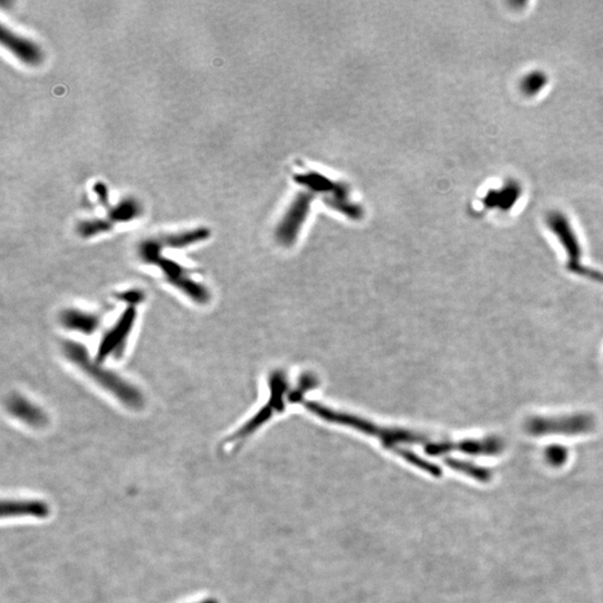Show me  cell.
I'll list each match as a JSON object with an SVG mask.
<instances>
[{
    "mask_svg": "<svg viewBox=\"0 0 603 603\" xmlns=\"http://www.w3.org/2000/svg\"><path fill=\"white\" fill-rule=\"evenodd\" d=\"M66 358L73 362L87 377L96 381L98 386L115 396L123 405L131 409H139L143 405L141 392L130 382L117 373L100 367L96 360L91 359L84 346L79 343L66 342L63 345Z\"/></svg>",
    "mask_w": 603,
    "mask_h": 603,
    "instance_id": "1",
    "label": "cell"
},
{
    "mask_svg": "<svg viewBox=\"0 0 603 603\" xmlns=\"http://www.w3.org/2000/svg\"><path fill=\"white\" fill-rule=\"evenodd\" d=\"M162 250L157 238H150L140 244V259L144 263L160 267L166 280L193 302L205 304L209 301L210 293L207 287L193 280L188 268L182 266L181 264L163 256Z\"/></svg>",
    "mask_w": 603,
    "mask_h": 603,
    "instance_id": "2",
    "label": "cell"
},
{
    "mask_svg": "<svg viewBox=\"0 0 603 603\" xmlns=\"http://www.w3.org/2000/svg\"><path fill=\"white\" fill-rule=\"evenodd\" d=\"M305 406L309 410L316 413L318 417L325 419L328 422L345 424V426L352 427L354 429L364 432L367 435L375 436V438H378L382 441L383 445L386 446V448L391 449L394 453L399 449L398 447L399 443H419L424 441L422 436L417 435L415 432L380 428V427L375 426L371 422H365L363 419L356 418V417L350 416L346 413H335V411L318 405L316 402L306 401Z\"/></svg>",
    "mask_w": 603,
    "mask_h": 603,
    "instance_id": "3",
    "label": "cell"
},
{
    "mask_svg": "<svg viewBox=\"0 0 603 603\" xmlns=\"http://www.w3.org/2000/svg\"><path fill=\"white\" fill-rule=\"evenodd\" d=\"M595 428V418L585 413L561 416H532L526 419L525 432L534 437L547 435H585Z\"/></svg>",
    "mask_w": 603,
    "mask_h": 603,
    "instance_id": "4",
    "label": "cell"
},
{
    "mask_svg": "<svg viewBox=\"0 0 603 603\" xmlns=\"http://www.w3.org/2000/svg\"><path fill=\"white\" fill-rule=\"evenodd\" d=\"M546 226L564 250L568 259V269L573 273L576 268L582 266V246L579 238L574 231L573 226L569 221L568 216L560 210H552L545 218Z\"/></svg>",
    "mask_w": 603,
    "mask_h": 603,
    "instance_id": "5",
    "label": "cell"
},
{
    "mask_svg": "<svg viewBox=\"0 0 603 603\" xmlns=\"http://www.w3.org/2000/svg\"><path fill=\"white\" fill-rule=\"evenodd\" d=\"M505 449V443L498 436H488L481 439H465L457 441H441L427 445L424 451L430 456H441L451 451H462L468 455H481V456H496L502 454Z\"/></svg>",
    "mask_w": 603,
    "mask_h": 603,
    "instance_id": "6",
    "label": "cell"
},
{
    "mask_svg": "<svg viewBox=\"0 0 603 603\" xmlns=\"http://www.w3.org/2000/svg\"><path fill=\"white\" fill-rule=\"evenodd\" d=\"M285 388L286 383L284 375L280 372H275L274 375H272V378H271V390H272V396H271V400H269L268 405L265 406V407L261 409V411H259V413H257V415H256L250 422H248L247 424L242 427V428H240L236 434H234L231 437H229L227 443H237V441H240L242 439H245V438L249 436L250 434H253V432H255L259 427H261L264 422H267V419L272 416L273 413H275L274 410H283L284 403H283L282 396L283 392L285 391Z\"/></svg>",
    "mask_w": 603,
    "mask_h": 603,
    "instance_id": "7",
    "label": "cell"
},
{
    "mask_svg": "<svg viewBox=\"0 0 603 603\" xmlns=\"http://www.w3.org/2000/svg\"><path fill=\"white\" fill-rule=\"evenodd\" d=\"M136 310L134 306H129L119 318L117 323L106 332L98 346L96 361L102 363L108 356L120 350L121 345L128 340L131 331L136 323Z\"/></svg>",
    "mask_w": 603,
    "mask_h": 603,
    "instance_id": "8",
    "label": "cell"
},
{
    "mask_svg": "<svg viewBox=\"0 0 603 603\" xmlns=\"http://www.w3.org/2000/svg\"><path fill=\"white\" fill-rule=\"evenodd\" d=\"M0 41L6 48H8L18 60L27 65L37 66L43 60V52L37 44L17 35L6 27L5 25L0 26Z\"/></svg>",
    "mask_w": 603,
    "mask_h": 603,
    "instance_id": "9",
    "label": "cell"
},
{
    "mask_svg": "<svg viewBox=\"0 0 603 603\" xmlns=\"http://www.w3.org/2000/svg\"><path fill=\"white\" fill-rule=\"evenodd\" d=\"M523 193L521 182L515 179L506 180L500 187L491 189L484 197V206L488 209L510 212L517 204Z\"/></svg>",
    "mask_w": 603,
    "mask_h": 603,
    "instance_id": "10",
    "label": "cell"
},
{
    "mask_svg": "<svg viewBox=\"0 0 603 603\" xmlns=\"http://www.w3.org/2000/svg\"><path fill=\"white\" fill-rule=\"evenodd\" d=\"M8 413L20 422L35 428H41L47 422L46 413L39 406L22 396H13L8 400Z\"/></svg>",
    "mask_w": 603,
    "mask_h": 603,
    "instance_id": "11",
    "label": "cell"
},
{
    "mask_svg": "<svg viewBox=\"0 0 603 603\" xmlns=\"http://www.w3.org/2000/svg\"><path fill=\"white\" fill-rule=\"evenodd\" d=\"M51 513L47 502L36 500H5L1 504V517H28L46 519Z\"/></svg>",
    "mask_w": 603,
    "mask_h": 603,
    "instance_id": "12",
    "label": "cell"
},
{
    "mask_svg": "<svg viewBox=\"0 0 603 603\" xmlns=\"http://www.w3.org/2000/svg\"><path fill=\"white\" fill-rule=\"evenodd\" d=\"M60 322L66 329L79 332L83 335H93L100 328V316L96 313L68 309L60 316Z\"/></svg>",
    "mask_w": 603,
    "mask_h": 603,
    "instance_id": "13",
    "label": "cell"
},
{
    "mask_svg": "<svg viewBox=\"0 0 603 603\" xmlns=\"http://www.w3.org/2000/svg\"><path fill=\"white\" fill-rule=\"evenodd\" d=\"M210 237V231L206 227H198V228L190 229V231H180L177 234L163 235L158 238L162 248H180L189 247L193 245L204 242Z\"/></svg>",
    "mask_w": 603,
    "mask_h": 603,
    "instance_id": "14",
    "label": "cell"
},
{
    "mask_svg": "<svg viewBox=\"0 0 603 603\" xmlns=\"http://www.w3.org/2000/svg\"><path fill=\"white\" fill-rule=\"evenodd\" d=\"M109 221L113 223H129L142 214L141 205L134 198H127L109 210Z\"/></svg>",
    "mask_w": 603,
    "mask_h": 603,
    "instance_id": "15",
    "label": "cell"
},
{
    "mask_svg": "<svg viewBox=\"0 0 603 603\" xmlns=\"http://www.w3.org/2000/svg\"><path fill=\"white\" fill-rule=\"evenodd\" d=\"M549 84V77L542 70H534L525 74L519 82V90L527 98H534L545 90Z\"/></svg>",
    "mask_w": 603,
    "mask_h": 603,
    "instance_id": "16",
    "label": "cell"
},
{
    "mask_svg": "<svg viewBox=\"0 0 603 603\" xmlns=\"http://www.w3.org/2000/svg\"><path fill=\"white\" fill-rule=\"evenodd\" d=\"M445 464L451 468L453 470H456L458 473L464 474V475L469 476L472 479L481 483H488L493 479V473L491 470L485 467H481L477 465L472 464L469 462L465 460H455V458H447L445 460Z\"/></svg>",
    "mask_w": 603,
    "mask_h": 603,
    "instance_id": "17",
    "label": "cell"
},
{
    "mask_svg": "<svg viewBox=\"0 0 603 603\" xmlns=\"http://www.w3.org/2000/svg\"><path fill=\"white\" fill-rule=\"evenodd\" d=\"M115 227V223H111L109 219H87V221H82L77 223V234L83 238H91V237L98 236L104 233H109Z\"/></svg>",
    "mask_w": 603,
    "mask_h": 603,
    "instance_id": "18",
    "label": "cell"
},
{
    "mask_svg": "<svg viewBox=\"0 0 603 603\" xmlns=\"http://www.w3.org/2000/svg\"><path fill=\"white\" fill-rule=\"evenodd\" d=\"M396 453L400 457H402L403 460H407L408 462H410L413 466H416L419 469L424 470V472L429 474V475L435 476V477H441V474H443V470H441L439 466L432 464V462H427L426 460H424L422 457H419L418 455L415 454L413 451L408 450V449L399 448Z\"/></svg>",
    "mask_w": 603,
    "mask_h": 603,
    "instance_id": "19",
    "label": "cell"
},
{
    "mask_svg": "<svg viewBox=\"0 0 603 603\" xmlns=\"http://www.w3.org/2000/svg\"><path fill=\"white\" fill-rule=\"evenodd\" d=\"M544 455H545L546 462L551 466L561 467L568 460L569 451L564 446L551 445L546 448Z\"/></svg>",
    "mask_w": 603,
    "mask_h": 603,
    "instance_id": "20",
    "label": "cell"
},
{
    "mask_svg": "<svg viewBox=\"0 0 603 603\" xmlns=\"http://www.w3.org/2000/svg\"><path fill=\"white\" fill-rule=\"evenodd\" d=\"M93 191L96 193V197H98V201H100V204L102 206L105 207V209L109 212L111 209V204H110L109 199V189L104 185L103 182H96L93 186Z\"/></svg>",
    "mask_w": 603,
    "mask_h": 603,
    "instance_id": "21",
    "label": "cell"
},
{
    "mask_svg": "<svg viewBox=\"0 0 603 603\" xmlns=\"http://www.w3.org/2000/svg\"><path fill=\"white\" fill-rule=\"evenodd\" d=\"M199 603H218L217 601L214 600V599H208V600L201 601Z\"/></svg>",
    "mask_w": 603,
    "mask_h": 603,
    "instance_id": "22",
    "label": "cell"
}]
</instances>
